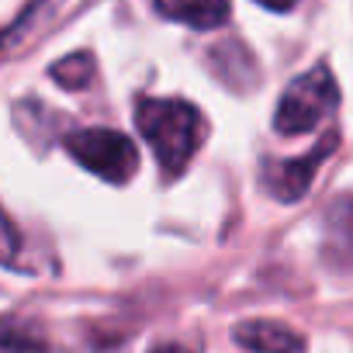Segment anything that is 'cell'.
<instances>
[{
	"label": "cell",
	"instance_id": "1",
	"mask_svg": "<svg viewBox=\"0 0 353 353\" xmlns=\"http://www.w3.org/2000/svg\"><path fill=\"white\" fill-rule=\"evenodd\" d=\"M135 125L159 159L166 176L184 173L198 145L205 142V118L188 101H152L145 97L135 108Z\"/></svg>",
	"mask_w": 353,
	"mask_h": 353
},
{
	"label": "cell",
	"instance_id": "2",
	"mask_svg": "<svg viewBox=\"0 0 353 353\" xmlns=\"http://www.w3.org/2000/svg\"><path fill=\"white\" fill-rule=\"evenodd\" d=\"M339 101V87L332 80V73L325 66L308 70L305 77L291 80V87L284 90L277 114H274V128L281 135H305L312 132Z\"/></svg>",
	"mask_w": 353,
	"mask_h": 353
},
{
	"label": "cell",
	"instance_id": "3",
	"mask_svg": "<svg viewBox=\"0 0 353 353\" xmlns=\"http://www.w3.org/2000/svg\"><path fill=\"white\" fill-rule=\"evenodd\" d=\"M66 149H70V156L80 166H87L97 176H104L108 184H128L135 166H139V152H135L132 139L114 132V128L73 132V135H66Z\"/></svg>",
	"mask_w": 353,
	"mask_h": 353
},
{
	"label": "cell",
	"instance_id": "4",
	"mask_svg": "<svg viewBox=\"0 0 353 353\" xmlns=\"http://www.w3.org/2000/svg\"><path fill=\"white\" fill-rule=\"evenodd\" d=\"M332 149H336V135L322 139V142H319L312 152H305V156H294V159H288V163H274V166L267 170L270 194L281 198V201H294V198H301V194L308 191V184H312L315 170L322 166V159H325Z\"/></svg>",
	"mask_w": 353,
	"mask_h": 353
},
{
	"label": "cell",
	"instance_id": "5",
	"mask_svg": "<svg viewBox=\"0 0 353 353\" xmlns=\"http://www.w3.org/2000/svg\"><path fill=\"white\" fill-rule=\"evenodd\" d=\"M232 336L250 353H301L305 350V339L294 329H288L284 322H267V319L239 322L232 329Z\"/></svg>",
	"mask_w": 353,
	"mask_h": 353
},
{
	"label": "cell",
	"instance_id": "6",
	"mask_svg": "<svg viewBox=\"0 0 353 353\" xmlns=\"http://www.w3.org/2000/svg\"><path fill=\"white\" fill-rule=\"evenodd\" d=\"M156 11L170 21H184L198 32L229 21V0H156Z\"/></svg>",
	"mask_w": 353,
	"mask_h": 353
},
{
	"label": "cell",
	"instance_id": "7",
	"mask_svg": "<svg viewBox=\"0 0 353 353\" xmlns=\"http://www.w3.org/2000/svg\"><path fill=\"white\" fill-rule=\"evenodd\" d=\"M0 353H46V343L21 319H0Z\"/></svg>",
	"mask_w": 353,
	"mask_h": 353
},
{
	"label": "cell",
	"instance_id": "8",
	"mask_svg": "<svg viewBox=\"0 0 353 353\" xmlns=\"http://www.w3.org/2000/svg\"><path fill=\"white\" fill-rule=\"evenodd\" d=\"M52 77H56V83H63V87H70V90L87 87L90 77H94V59H90L87 52H80V56H66L63 63L52 66Z\"/></svg>",
	"mask_w": 353,
	"mask_h": 353
},
{
	"label": "cell",
	"instance_id": "9",
	"mask_svg": "<svg viewBox=\"0 0 353 353\" xmlns=\"http://www.w3.org/2000/svg\"><path fill=\"white\" fill-rule=\"evenodd\" d=\"M18 250H21V236H18L14 222L0 212V263H14Z\"/></svg>",
	"mask_w": 353,
	"mask_h": 353
},
{
	"label": "cell",
	"instance_id": "10",
	"mask_svg": "<svg viewBox=\"0 0 353 353\" xmlns=\"http://www.w3.org/2000/svg\"><path fill=\"white\" fill-rule=\"evenodd\" d=\"M256 4H263V8H270V11H291L294 0H256Z\"/></svg>",
	"mask_w": 353,
	"mask_h": 353
},
{
	"label": "cell",
	"instance_id": "11",
	"mask_svg": "<svg viewBox=\"0 0 353 353\" xmlns=\"http://www.w3.org/2000/svg\"><path fill=\"white\" fill-rule=\"evenodd\" d=\"M156 353H188V350H181V346H163V350H156Z\"/></svg>",
	"mask_w": 353,
	"mask_h": 353
}]
</instances>
